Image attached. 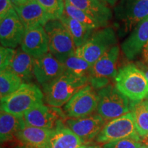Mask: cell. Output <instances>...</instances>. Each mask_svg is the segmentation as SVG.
Here are the masks:
<instances>
[{
    "instance_id": "1",
    "label": "cell",
    "mask_w": 148,
    "mask_h": 148,
    "mask_svg": "<svg viewBox=\"0 0 148 148\" xmlns=\"http://www.w3.org/2000/svg\"><path fill=\"white\" fill-rule=\"evenodd\" d=\"M87 76H77L65 71L62 75L42 86L44 99L48 106H64L77 92L88 85Z\"/></svg>"
},
{
    "instance_id": "36",
    "label": "cell",
    "mask_w": 148,
    "mask_h": 148,
    "mask_svg": "<svg viewBox=\"0 0 148 148\" xmlns=\"http://www.w3.org/2000/svg\"><path fill=\"white\" fill-rule=\"evenodd\" d=\"M85 148H103L100 145H86Z\"/></svg>"
},
{
    "instance_id": "2",
    "label": "cell",
    "mask_w": 148,
    "mask_h": 148,
    "mask_svg": "<svg viewBox=\"0 0 148 148\" xmlns=\"http://www.w3.org/2000/svg\"><path fill=\"white\" fill-rule=\"evenodd\" d=\"M115 86L131 101L143 100L148 96V80L135 64H129L119 69Z\"/></svg>"
},
{
    "instance_id": "22",
    "label": "cell",
    "mask_w": 148,
    "mask_h": 148,
    "mask_svg": "<svg viewBox=\"0 0 148 148\" xmlns=\"http://www.w3.org/2000/svg\"><path fill=\"white\" fill-rule=\"evenodd\" d=\"M23 116L14 115L1 110L0 113V138L1 142L12 140L18 131L25 126Z\"/></svg>"
},
{
    "instance_id": "13",
    "label": "cell",
    "mask_w": 148,
    "mask_h": 148,
    "mask_svg": "<svg viewBox=\"0 0 148 148\" xmlns=\"http://www.w3.org/2000/svg\"><path fill=\"white\" fill-rule=\"evenodd\" d=\"M25 28L15 10L0 21V40L2 47L14 48L23 40Z\"/></svg>"
},
{
    "instance_id": "29",
    "label": "cell",
    "mask_w": 148,
    "mask_h": 148,
    "mask_svg": "<svg viewBox=\"0 0 148 148\" xmlns=\"http://www.w3.org/2000/svg\"><path fill=\"white\" fill-rule=\"evenodd\" d=\"M16 50L13 48L5 47L1 46L0 48V68L1 71L8 69L12 62Z\"/></svg>"
},
{
    "instance_id": "18",
    "label": "cell",
    "mask_w": 148,
    "mask_h": 148,
    "mask_svg": "<svg viewBox=\"0 0 148 148\" xmlns=\"http://www.w3.org/2000/svg\"><path fill=\"white\" fill-rule=\"evenodd\" d=\"M99 23L106 27L112 18V12L108 4L99 0H67Z\"/></svg>"
},
{
    "instance_id": "17",
    "label": "cell",
    "mask_w": 148,
    "mask_h": 148,
    "mask_svg": "<svg viewBox=\"0 0 148 148\" xmlns=\"http://www.w3.org/2000/svg\"><path fill=\"white\" fill-rule=\"evenodd\" d=\"M14 8L25 29L45 26L49 21L45 10L36 0H32L19 6H14Z\"/></svg>"
},
{
    "instance_id": "9",
    "label": "cell",
    "mask_w": 148,
    "mask_h": 148,
    "mask_svg": "<svg viewBox=\"0 0 148 148\" xmlns=\"http://www.w3.org/2000/svg\"><path fill=\"white\" fill-rule=\"evenodd\" d=\"M139 136L132 114L129 112L106 123L96 140L98 143L105 144L127 138L140 140Z\"/></svg>"
},
{
    "instance_id": "27",
    "label": "cell",
    "mask_w": 148,
    "mask_h": 148,
    "mask_svg": "<svg viewBox=\"0 0 148 148\" xmlns=\"http://www.w3.org/2000/svg\"><path fill=\"white\" fill-rule=\"evenodd\" d=\"M65 71L77 76H88L91 64L75 54L66 59L63 64Z\"/></svg>"
},
{
    "instance_id": "39",
    "label": "cell",
    "mask_w": 148,
    "mask_h": 148,
    "mask_svg": "<svg viewBox=\"0 0 148 148\" xmlns=\"http://www.w3.org/2000/svg\"><path fill=\"white\" fill-rule=\"evenodd\" d=\"M147 100H148V96H147Z\"/></svg>"
},
{
    "instance_id": "5",
    "label": "cell",
    "mask_w": 148,
    "mask_h": 148,
    "mask_svg": "<svg viewBox=\"0 0 148 148\" xmlns=\"http://www.w3.org/2000/svg\"><path fill=\"white\" fill-rule=\"evenodd\" d=\"M117 43L115 31L106 27L94 32L84 45L76 48L75 55L92 65Z\"/></svg>"
},
{
    "instance_id": "40",
    "label": "cell",
    "mask_w": 148,
    "mask_h": 148,
    "mask_svg": "<svg viewBox=\"0 0 148 148\" xmlns=\"http://www.w3.org/2000/svg\"><path fill=\"white\" fill-rule=\"evenodd\" d=\"M147 148H148V144H147Z\"/></svg>"
},
{
    "instance_id": "21",
    "label": "cell",
    "mask_w": 148,
    "mask_h": 148,
    "mask_svg": "<svg viewBox=\"0 0 148 148\" xmlns=\"http://www.w3.org/2000/svg\"><path fill=\"white\" fill-rule=\"evenodd\" d=\"M35 58L28 53L18 48L13 59L8 68L22 79L29 81L34 75V64Z\"/></svg>"
},
{
    "instance_id": "20",
    "label": "cell",
    "mask_w": 148,
    "mask_h": 148,
    "mask_svg": "<svg viewBox=\"0 0 148 148\" xmlns=\"http://www.w3.org/2000/svg\"><path fill=\"white\" fill-rule=\"evenodd\" d=\"M53 132V129L25 125L16 133L15 136L23 145L35 148H47Z\"/></svg>"
},
{
    "instance_id": "19",
    "label": "cell",
    "mask_w": 148,
    "mask_h": 148,
    "mask_svg": "<svg viewBox=\"0 0 148 148\" xmlns=\"http://www.w3.org/2000/svg\"><path fill=\"white\" fill-rule=\"evenodd\" d=\"M82 140L61 120L57 122L47 148H85Z\"/></svg>"
},
{
    "instance_id": "3",
    "label": "cell",
    "mask_w": 148,
    "mask_h": 148,
    "mask_svg": "<svg viewBox=\"0 0 148 148\" xmlns=\"http://www.w3.org/2000/svg\"><path fill=\"white\" fill-rule=\"evenodd\" d=\"M44 94L37 85L23 83L19 88L1 99V110L14 115L23 116L25 112L43 103Z\"/></svg>"
},
{
    "instance_id": "35",
    "label": "cell",
    "mask_w": 148,
    "mask_h": 148,
    "mask_svg": "<svg viewBox=\"0 0 148 148\" xmlns=\"http://www.w3.org/2000/svg\"><path fill=\"white\" fill-rule=\"evenodd\" d=\"M99 1H102V2L110 5V6H115L119 0H99Z\"/></svg>"
},
{
    "instance_id": "12",
    "label": "cell",
    "mask_w": 148,
    "mask_h": 148,
    "mask_svg": "<svg viewBox=\"0 0 148 148\" xmlns=\"http://www.w3.org/2000/svg\"><path fill=\"white\" fill-rule=\"evenodd\" d=\"M64 112L59 108L38 104L23 114L25 125L41 128L53 129L57 122L64 118Z\"/></svg>"
},
{
    "instance_id": "30",
    "label": "cell",
    "mask_w": 148,
    "mask_h": 148,
    "mask_svg": "<svg viewBox=\"0 0 148 148\" xmlns=\"http://www.w3.org/2000/svg\"><path fill=\"white\" fill-rule=\"evenodd\" d=\"M142 144L139 140L127 138L103 144V148H138Z\"/></svg>"
},
{
    "instance_id": "7",
    "label": "cell",
    "mask_w": 148,
    "mask_h": 148,
    "mask_svg": "<svg viewBox=\"0 0 148 148\" xmlns=\"http://www.w3.org/2000/svg\"><path fill=\"white\" fill-rule=\"evenodd\" d=\"M120 48L117 45L104 53L90 67L88 73V82L94 89L100 90L109 85L110 79L115 78Z\"/></svg>"
},
{
    "instance_id": "16",
    "label": "cell",
    "mask_w": 148,
    "mask_h": 148,
    "mask_svg": "<svg viewBox=\"0 0 148 148\" xmlns=\"http://www.w3.org/2000/svg\"><path fill=\"white\" fill-rule=\"evenodd\" d=\"M64 71V64L50 53L35 58L34 76L42 86L60 76Z\"/></svg>"
},
{
    "instance_id": "37",
    "label": "cell",
    "mask_w": 148,
    "mask_h": 148,
    "mask_svg": "<svg viewBox=\"0 0 148 148\" xmlns=\"http://www.w3.org/2000/svg\"><path fill=\"white\" fill-rule=\"evenodd\" d=\"M19 148H35V147H31V146H28V145H23L22 147H20Z\"/></svg>"
},
{
    "instance_id": "6",
    "label": "cell",
    "mask_w": 148,
    "mask_h": 148,
    "mask_svg": "<svg viewBox=\"0 0 148 148\" xmlns=\"http://www.w3.org/2000/svg\"><path fill=\"white\" fill-rule=\"evenodd\" d=\"M99 97L97 113L106 121L119 117L130 110V99L116 86L109 84L97 92Z\"/></svg>"
},
{
    "instance_id": "14",
    "label": "cell",
    "mask_w": 148,
    "mask_h": 148,
    "mask_svg": "<svg viewBox=\"0 0 148 148\" xmlns=\"http://www.w3.org/2000/svg\"><path fill=\"white\" fill-rule=\"evenodd\" d=\"M148 42V16L140 21L121 45L122 52L130 61L141 54Z\"/></svg>"
},
{
    "instance_id": "31",
    "label": "cell",
    "mask_w": 148,
    "mask_h": 148,
    "mask_svg": "<svg viewBox=\"0 0 148 148\" xmlns=\"http://www.w3.org/2000/svg\"><path fill=\"white\" fill-rule=\"evenodd\" d=\"M12 9L14 6L10 0H0V19L5 17Z\"/></svg>"
},
{
    "instance_id": "15",
    "label": "cell",
    "mask_w": 148,
    "mask_h": 148,
    "mask_svg": "<svg viewBox=\"0 0 148 148\" xmlns=\"http://www.w3.org/2000/svg\"><path fill=\"white\" fill-rule=\"evenodd\" d=\"M21 48L23 51L34 58L49 51V36L44 26H38L25 29Z\"/></svg>"
},
{
    "instance_id": "11",
    "label": "cell",
    "mask_w": 148,
    "mask_h": 148,
    "mask_svg": "<svg viewBox=\"0 0 148 148\" xmlns=\"http://www.w3.org/2000/svg\"><path fill=\"white\" fill-rule=\"evenodd\" d=\"M105 125L106 120L98 114L80 118H69L65 121L66 126L75 133L84 145L97 137Z\"/></svg>"
},
{
    "instance_id": "33",
    "label": "cell",
    "mask_w": 148,
    "mask_h": 148,
    "mask_svg": "<svg viewBox=\"0 0 148 148\" xmlns=\"http://www.w3.org/2000/svg\"><path fill=\"white\" fill-rule=\"evenodd\" d=\"M142 61L145 63L146 65L148 66V42L147 45L145 46L143 51H142Z\"/></svg>"
},
{
    "instance_id": "38",
    "label": "cell",
    "mask_w": 148,
    "mask_h": 148,
    "mask_svg": "<svg viewBox=\"0 0 148 148\" xmlns=\"http://www.w3.org/2000/svg\"><path fill=\"white\" fill-rule=\"evenodd\" d=\"M138 148H147V145H145V144H142V145H140Z\"/></svg>"
},
{
    "instance_id": "34",
    "label": "cell",
    "mask_w": 148,
    "mask_h": 148,
    "mask_svg": "<svg viewBox=\"0 0 148 148\" xmlns=\"http://www.w3.org/2000/svg\"><path fill=\"white\" fill-rule=\"evenodd\" d=\"M32 0H10L13 6H19L29 2Z\"/></svg>"
},
{
    "instance_id": "4",
    "label": "cell",
    "mask_w": 148,
    "mask_h": 148,
    "mask_svg": "<svg viewBox=\"0 0 148 148\" xmlns=\"http://www.w3.org/2000/svg\"><path fill=\"white\" fill-rule=\"evenodd\" d=\"M148 16V0H119L114 7L115 25L120 36L131 32Z\"/></svg>"
},
{
    "instance_id": "23",
    "label": "cell",
    "mask_w": 148,
    "mask_h": 148,
    "mask_svg": "<svg viewBox=\"0 0 148 148\" xmlns=\"http://www.w3.org/2000/svg\"><path fill=\"white\" fill-rule=\"evenodd\" d=\"M59 20L71 36L76 48L84 45L94 32L93 29L86 27L64 12Z\"/></svg>"
},
{
    "instance_id": "32",
    "label": "cell",
    "mask_w": 148,
    "mask_h": 148,
    "mask_svg": "<svg viewBox=\"0 0 148 148\" xmlns=\"http://www.w3.org/2000/svg\"><path fill=\"white\" fill-rule=\"evenodd\" d=\"M135 64H136V66H137L138 69L141 70V71L143 72L148 80V66L146 65V64L144 63L142 60L137 61V62L135 63Z\"/></svg>"
},
{
    "instance_id": "28",
    "label": "cell",
    "mask_w": 148,
    "mask_h": 148,
    "mask_svg": "<svg viewBox=\"0 0 148 148\" xmlns=\"http://www.w3.org/2000/svg\"><path fill=\"white\" fill-rule=\"evenodd\" d=\"M49 20H59L64 12V0H36Z\"/></svg>"
},
{
    "instance_id": "24",
    "label": "cell",
    "mask_w": 148,
    "mask_h": 148,
    "mask_svg": "<svg viewBox=\"0 0 148 148\" xmlns=\"http://www.w3.org/2000/svg\"><path fill=\"white\" fill-rule=\"evenodd\" d=\"M130 112L138 135L148 137V100L131 101Z\"/></svg>"
},
{
    "instance_id": "10",
    "label": "cell",
    "mask_w": 148,
    "mask_h": 148,
    "mask_svg": "<svg viewBox=\"0 0 148 148\" xmlns=\"http://www.w3.org/2000/svg\"><path fill=\"white\" fill-rule=\"evenodd\" d=\"M99 97L90 85L75 94L64 106V112L69 118H80L90 115L97 110Z\"/></svg>"
},
{
    "instance_id": "8",
    "label": "cell",
    "mask_w": 148,
    "mask_h": 148,
    "mask_svg": "<svg viewBox=\"0 0 148 148\" xmlns=\"http://www.w3.org/2000/svg\"><path fill=\"white\" fill-rule=\"evenodd\" d=\"M49 36V53L61 63L75 54V44L60 20H49L44 26Z\"/></svg>"
},
{
    "instance_id": "26",
    "label": "cell",
    "mask_w": 148,
    "mask_h": 148,
    "mask_svg": "<svg viewBox=\"0 0 148 148\" xmlns=\"http://www.w3.org/2000/svg\"><path fill=\"white\" fill-rule=\"evenodd\" d=\"M64 13L89 28L97 29L101 27L99 23L93 18L90 17L80 9L74 6L67 0H64Z\"/></svg>"
},
{
    "instance_id": "25",
    "label": "cell",
    "mask_w": 148,
    "mask_h": 148,
    "mask_svg": "<svg viewBox=\"0 0 148 148\" xmlns=\"http://www.w3.org/2000/svg\"><path fill=\"white\" fill-rule=\"evenodd\" d=\"M23 80L19 76L6 69L0 72V96L1 99L12 94L19 88L23 84Z\"/></svg>"
}]
</instances>
